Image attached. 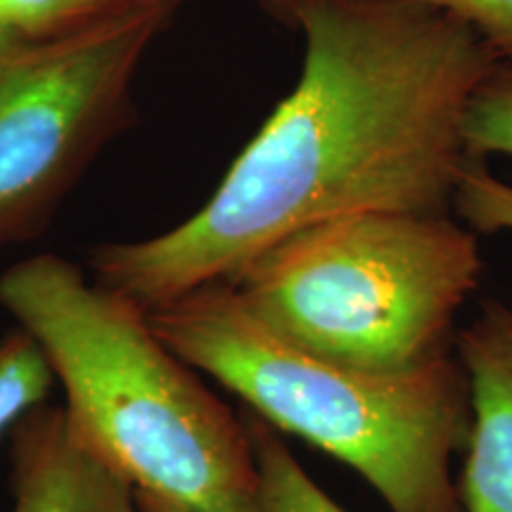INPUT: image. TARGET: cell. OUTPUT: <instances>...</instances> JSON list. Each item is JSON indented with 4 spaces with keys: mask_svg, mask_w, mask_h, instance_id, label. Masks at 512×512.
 <instances>
[{
    "mask_svg": "<svg viewBox=\"0 0 512 512\" xmlns=\"http://www.w3.org/2000/svg\"><path fill=\"white\" fill-rule=\"evenodd\" d=\"M181 0H119L46 29H0V247L34 238L98 145Z\"/></svg>",
    "mask_w": 512,
    "mask_h": 512,
    "instance_id": "5",
    "label": "cell"
},
{
    "mask_svg": "<svg viewBox=\"0 0 512 512\" xmlns=\"http://www.w3.org/2000/svg\"><path fill=\"white\" fill-rule=\"evenodd\" d=\"M53 380L48 358L29 332L17 328L0 339V437L24 413L46 403Z\"/></svg>",
    "mask_w": 512,
    "mask_h": 512,
    "instance_id": "9",
    "label": "cell"
},
{
    "mask_svg": "<svg viewBox=\"0 0 512 512\" xmlns=\"http://www.w3.org/2000/svg\"><path fill=\"white\" fill-rule=\"evenodd\" d=\"M245 427L259 472L261 512H347L313 482L278 430L252 413Z\"/></svg>",
    "mask_w": 512,
    "mask_h": 512,
    "instance_id": "8",
    "label": "cell"
},
{
    "mask_svg": "<svg viewBox=\"0 0 512 512\" xmlns=\"http://www.w3.org/2000/svg\"><path fill=\"white\" fill-rule=\"evenodd\" d=\"M10 437V512H138L136 489L88 444L64 406H36Z\"/></svg>",
    "mask_w": 512,
    "mask_h": 512,
    "instance_id": "7",
    "label": "cell"
},
{
    "mask_svg": "<svg viewBox=\"0 0 512 512\" xmlns=\"http://www.w3.org/2000/svg\"><path fill=\"white\" fill-rule=\"evenodd\" d=\"M136 508L138 512H192L183 505L169 501V498L150 494V491H136Z\"/></svg>",
    "mask_w": 512,
    "mask_h": 512,
    "instance_id": "13",
    "label": "cell"
},
{
    "mask_svg": "<svg viewBox=\"0 0 512 512\" xmlns=\"http://www.w3.org/2000/svg\"><path fill=\"white\" fill-rule=\"evenodd\" d=\"M463 140L470 159H512V62H496L472 91Z\"/></svg>",
    "mask_w": 512,
    "mask_h": 512,
    "instance_id": "10",
    "label": "cell"
},
{
    "mask_svg": "<svg viewBox=\"0 0 512 512\" xmlns=\"http://www.w3.org/2000/svg\"><path fill=\"white\" fill-rule=\"evenodd\" d=\"M145 316L166 349L356 470L389 512H463L451 460L470 437V392L453 354L403 373L339 366L268 330L226 280Z\"/></svg>",
    "mask_w": 512,
    "mask_h": 512,
    "instance_id": "3",
    "label": "cell"
},
{
    "mask_svg": "<svg viewBox=\"0 0 512 512\" xmlns=\"http://www.w3.org/2000/svg\"><path fill=\"white\" fill-rule=\"evenodd\" d=\"M453 214L475 233H512V183L498 178L484 159H467L453 195Z\"/></svg>",
    "mask_w": 512,
    "mask_h": 512,
    "instance_id": "11",
    "label": "cell"
},
{
    "mask_svg": "<svg viewBox=\"0 0 512 512\" xmlns=\"http://www.w3.org/2000/svg\"><path fill=\"white\" fill-rule=\"evenodd\" d=\"M470 392L463 512H512V304L489 299L453 337Z\"/></svg>",
    "mask_w": 512,
    "mask_h": 512,
    "instance_id": "6",
    "label": "cell"
},
{
    "mask_svg": "<svg viewBox=\"0 0 512 512\" xmlns=\"http://www.w3.org/2000/svg\"><path fill=\"white\" fill-rule=\"evenodd\" d=\"M482 271L477 233L453 214L366 211L287 235L226 283L294 347L403 373L451 354Z\"/></svg>",
    "mask_w": 512,
    "mask_h": 512,
    "instance_id": "4",
    "label": "cell"
},
{
    "mask_svg": "<svg viewBox=\"0 0 512 512\" xmlns=\"http://www.w3.org/2000/svg\"><path fill=\"white\" fill-rule=\"evenodd\" d=\"M0 306L43 349L74 425L133 489L192 512H261L245 418L164 347L140 306L57 254L12 264Z\"/></svg>",
    "mask_w": 512,
    "mask_h": 512,
    "instance_id": "2",
    "label": "cell"
},
{
    "mask_svg": "<svg viewBox=\"0 0 512 512\" xmlns=\"http://www.w3.org/2000/svg\"><path fill=\"white\" fill-rule=\"evenodd\" d=\"M458 19L498 62H512V0H408Z\"/></svg>",
    "mask_w": 512,
    "mask_h": 512,
    "instance_id": "12",
    "label": "cell"
},
{
    "mask_svg": "<svg viewBox=\"0 0 512 512\" xmlns=\"http://www.w3.org/2000/svg\"><path fill=\"white\" fill-rule=\"evenodd\" d=\"M302 36L290 95L190 219L93 249L95 283L143 311L230 280L313 223L366 211L453 214L463 117L496 55L408 0H259Z\"/></svg>",
    "mask_w": 512,
    "mask_h": 512,
    "instance_id": "1",
    "label": "cell"
}]
</instances>
